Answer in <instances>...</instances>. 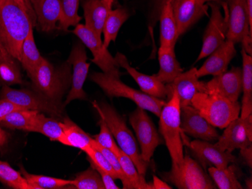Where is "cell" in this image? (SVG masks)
I'll return each instance as SVG.
<instances>
[{"mask_svg": "<svg viewBox=\"0 0 252 189\" xmlns=\"http://www.w3.org/2000/svg\"><path fill=\"white\" fill-rule=\"evenodd\" d=\"M160 46L175 48L179 37L171 1L167 2L160 13Z\"/></svg>", "mask_w": 252, "mask_h": 189, "instance_id": "obj_26", "label": "cell"}, {"mask_svg": "<svg viewBox=\"0 0 252 189\" xmlns=\"http://www.w3.org/2000/svg\"><path fill=\"white\" fill-rule=\"evenodd\" d=\"M92 146L94 148V149L100 151V152L105 156L106 159L108 160V162H110V164H111L113 170H114V171L117 173L118 180H121L122 183H124L125 175L124 173H123V169H122L121 164H120V161H119L117 155H116L114 152H112V151L109 150V149H106V148L103 147V146L99 145L94 139H93Z\"/></svg>", "mask_w": 252, "mask_h": 189, "instance_id": "obj_41", "label": "cell"}, {"mask_svg": "<svg viewBox=\"0 0 252 189\" xmlns=\"http://www.w3.org/2000/svg\"><path fill=\"white\" fill-rule=\"evenodd\" d=\"M80 0H61V16L59 29L67 31L70 27H76L81 21L78 15Z\"/></svg>", "mask_w": 252, "mask_h": 189, "instance_id": "obj_36", "label": "cell"}, {"mask_svg": "<svg viewBox=\"0 0 252 189\" xmlns=\"http://www.w3.org/2000/svg\"><path fill=\"white\" fill-rule=\"evenodd\" d=\"M197 1L202 5H205L207 2H215V3L219 4L222 7L225 4V2H223V0H197Z\"/></svg>", "mask_w": 252, "mask_h": 189, "instance_id": "obj_50", "label": "cell"}, {"mask_svg": "<svg viewBox=\"0 0 252 189\" xmlns=\"http://www.w3.org/2000/svg\"><path fill=\"white\" fill-rule=\"evenodd\" d=\"M235 44L226 39L218 49L210 54L200 68L197 69L196 76L199 79L206 76H216L227 70L228 66L236 57Z\"/></svg>", "mask_w": 252, "mask_h": 189, "instance_id": "obj_19", "label": "cell"}, {"mask_svg": "<svg viewBox=\"0 0 252 189\" xmlns=\"http://www.w3.org/2000/svg\"><path fill=\"white\" fill-rule=\"evenodd\" d=\"M32 132L39 133L49 137L51 140L59 141L64 145L65 136L62 123L55 118H47L40 112L35 118Z\"/></svg>", "mask_w": 252, "mask_h": 189, "instance_id": "obj_32", "label": "cell"}, {"mask_svg": "<svg viewBox=\"0 0 252 189\" xmlns=\"http://www.w3.org/2000/svg\"><path fill=\"white\" fill-rule=\"evenodd\" d=\"M62 123L65 136V146H72L81 149L84 152L87 148L92 146L93 137L79 128L70 118H66Z\"/></svg>", "mask_w": 252, "mask_h": 189, "instance_id": "obj_31", "label": "cell"}, {"mask_svg": "<svg viewBox=\"0 0 252 189\" xmlns=\"http://www.w3.org/2000/svg\"><path fill=\"white\" fill-rule=\"evenodd\" d=\"M98 125L100 128V133H99L98 135L93 136V139L100 146L112 151L116 155H118L120 148L119 147L117 142L113 139V135L110 132L107 124L105 123V121L102 119V118H100Z\"/></svg>", "mask_w": 252, "mask_h": 189, "instance_id": "obj_39", "label": "cell"}, {"mask_svg": "<svg viewBox=\"0 0 252 189\" xmlns=\"http://www.w3.org/2000/svg\"><path fill=\"white\" fill-rule=\"evenodd\" d=\"M159 70L156 77L164 84H169L183 73V69L175 54V48L161 47L158 51Z\"/></svg>", "mask_w": 252, "mask_h": 189, "instance_id": "obj_24", "label": "cell"}, {"mask_svg": "<svg viewBox=\"0 0 252 189\" xmlns=\"http://www.w3.org/2000/svg\"><path fill=\"white\" fill-rule=\"evenodd\" d=\"M31 80L35 91L49 101L61 105L62 97L71 86V64L66 60L60 67H55L44 58Z\"/></svg>", "mask_w": 252, "mask_h": 189, "instance_id": "obj_3", "label": "cell"}, {"mask_svg": "<svg viewBox=\"0 0 252 189\" xmlns=\"http://www.w3.org/2000/svg\"><path fill=\"white\" fill-rule=\"evenodd\" d=\"M84 12L85 26L93 31L100 40L107 15L111 10L104 5L102 0H82Z\"/></svg>", "mask_w": 252, "mask_h": 189, "instance_id": "obj_23", "label": "cell"}, {"mask_svg": "<svg viewBox=\"0 0 252 189\" xmlns=\"http://www.w3.org/2000/svg\"><path fill=\"white\" fill-rule=\"evenodd\" d=\"M38 113L39 112L34 110L15 111L0 121V126L9 129L21 130L32 132L34 121Z\"/></svg>", "mask_w": 252, "mask_h": 189, "instance_id": "obj_34", "label": "cell"}, {"mask_svg": "<svg viewBox=\"0 0 252 189\" xmlns=\"http://www.w3.org/2000/svg\"><path fill=\"white\" fill-rule=\"evenodd\" d=\"M107 127L115 138L119 147L125 154L129 156L137 167L140 174L145 177L149 163L143 159L135 137L126 125L124 118L116 111L115 108L106 103L93 104Z\"/></svg>", "mask_w": 252, "mask_h": 189, "instance_id": "obj_2", "label": "cell"}, {"mask_svg": "<svg viewBox=\"0 0 252 189\" xmlns=\"http://www.w3.org/2000/svg\"><path fill=\"white\" fill-rule=\"evenodd\" d=\"M18 6L21 8V9L27 14L31 18V21H32V25L34 26L36 25V18L35 13H34L33 10H32V6H31L30 2H28V0H14Z\"/></svg>", "mask_w": 252, "mask_h": 189, "instance_id": "obj_45", "label": "cell"}, {"mask_svg": "<svg viewBox=\"0 0 252 189\" xmlns=\"http://www.w3.org/2000/svg\"><path fill=\"white\" fill-rule=\"evenodd\" d=\"M171 0H151V5H150V25L154 27L159 18L160 13L162 12V8L167 2Z\"/></svg>", "mask_w": 252, "mask_h": 189, "instance_id": "obj_42", "label": "cell"}, {"mask_svg": "<svg viewBox=\"0 0 252 189\" xmlns=\"http://www.w3.org/2000/svg\"><path fill=\"white\" fill-rule=\"evenodd\" d=\"M21 173L26 179L31 189H59L66 188L71 184V180H62L51 176L34 175L28 173L21 167Z\"/></svg>", "mask_w": 252, "mask_h": 189, "instance_id": "obj_35", "label": "cell"}, {"mask_svg": "<svg viewBox=\"0 0 252 189\" xmlns=\"http://www.w3.org/2000/svg\"><path fill=\"white\" fill-rule=\"evenodd\" d=\"M247 5L248 16H249V27L252 34V0H246Z\"/></svg>", "mask_w": 252, "mask_h": 189, "instance_id": "obj_48", "label": "cell"}, {"mask_svg": "<svg viewBox=\"0 0 252 189\" xmlns=\"http://www.w3.org/2000/svg\"><path fill=\"white\" fill-rule=\"evenodd\" d=\"M227 10L226 39L236 45L252 38L249 27L246 0H224Z\"/></svg>", "mask_w": 252, "mask_h": 189, "instance_id": "obj_17", "label": "cell"}, {"mask_svg": "<svg viewBox=\"0 0 252 189\" xmlns=\"http://www.w3.org/2000/svg\"><path fill=\"white\" fill-rule=\"evenodd\" d=\"M102 1H103L104 5H106V7H107L109 10H112V7H113V3H114L115 0H102Z\"/></svg>", "mask_w": 252, "mask_h": 189, "instance_id": "obj_51", "label": "cell"}, {"mask_svg": "<svg viewBox=\"0 0 252 189\" xmlns=\"http://www.w3.org/2000/svg\"><path fill=\"white\" fill-rule=\"evenodd\" d=\"M73 32L93 53L92 61L97 65L103 73L120 79V66L107 50V48L104 46L103 41L99 39L93 31L83 25H76Z\"/></svg>", "mask_w": 252, "mask_h": 189, "instance_id": "obj_9", "label": "cell"}, {"mask_svg": "<svg viewBox=\"0 0 252 189\" xmlns=\"http://www.w3.org/2000/svg\"><path fill=\"white\" fill-rule=\"evenodd\" d=\"M246 186H247L248 189H252V178H250L249 180H246Z\"/></svg>", "mask_w": 252, "mask_h": 189, "instance_id": "obj_52", "label": "cell"}, {"mask_svg": "<svg viewBox=\"0 0 252 189\" xmlns=\"http://www.w3.org/2000/svg\"><path fill=\"white\" fill-rule=\"evenodd\" d=\"M190 105L198 110L209 123L220 129H224L233 120L239 118L241 104L238 101L232 102L216 94L196 93Z\"/></svg>", "mask_w": 252, "mask_h": 189, "instance_id": "obj_5", "label": "cell"}, {"mask_svg": "<svg viewBox=\"0 0 252 189\" xmlns=\"http://www.w3.org/2000/svg\"><path fill=\"white\" fill-rule=\"evenodd\" d=\"M242 89L243 80L240 67H233L231 70L214 76L207 82L199 81V92L219 94L232 102L238 101Z\"/></svg>", "mask_w": 252, "mask_h": 189, "instance_id": "obj_12", "label": "cell"}, {"mask_svg": "<svg viewBox=\"0 0 252 189\" xmlns=\"http://www.w3.org/2000/svg\"><path fill=\"white\" fill-rule=\"evenodd\" d=\"M215 143L230 153L252 145V115L245 118L239 117L231 121Z\"/></svg>", "mask_w": 252, "mask_h": 189, "instance_id": "obj_13", "label": "cell"}, {"mask_svg": "<svg viewBox=\"0 0 252 189\" xmlns=\"http://www.w3.org/2000/svg\"><path fill=\"white\" fill-rule=\"evenodd\" d=\"M0 98L5 99L28 110L49 114L52 117H61L62 107L49 99L45 98L37 91L28 89H13L9 86H2Z\"/></svg>", "mask_w": 252, "mask_h": 189, "instance_id": "obj_10", "label": "cell"}, {"mask_svg": "<svg viewBox=\"0 0 252 189\" xmlns=\"http://www.w3.org/2000/svg\"><path fill=\"white\" fill-rule=\"evenodd\" d=\"M223 2H224V0H223Z\"/></svg>", "mask_w": 252, "mask_h": 189, "instance_id": "obj_53", "label": "cell"}, {"mask_svg": "<svg viewBox=\"0 0 252 189\" xmlns=\"http://www.w3.org/2000/svg\"><path fill=\"white\" fill-rule=\"evenodd\" d=\"M212 15L204 32L202 47L196 61L209 57L210 54L218 49L226 39L228 29L227 10L226 3L223 5L224 15L222 14L220 5L215 2H209Z\"/></svg>", "mask_w": 252, "mask_h": 189, "instance_id": "obj_11", "label": "cell"}, {"mask_svg": "<svg viewBox=\"0 0 252 189\" xmlns=\"http://www.w3.org/2000/svg\"><path fill=\"white\" fill-rule=\"evenodd\" d=\"M90 80L97 84L110 98L125 97L132 101L137 107L159 117L162 107L166 104L162 99L157 98L141 91L126 85L118 78L112 77L104 73H93Z\"/></svg>", "mask_w": 252, "mask_h": 189, "instance_id": "obj_6", "label": "cell"}, {"mask_svg": "<svg viewBox=\"0 0 252 189\" xmlns=\"http://www.w3.org/2000/svg\"><path fill=\"white\" fill-rule=\"evenodd\" d=\"M151 189H171L172 188L163 180H160L159 178L157 176H154L153 177L152 183H150Z\"/></svg>", "mask_w": 252, "mask_h": 189, "instance_id": "obj_47", "label": "cell"}, {"mask_svg": "<svg viewBox=\"0 0 252 189\" xmlns=\"http://www.w3.org/2000/svg\"><path fill=\"white\" fill-rule=\"evenodd\" d=\"M114 58L120 67L124 68L135 80L143 93L157 98L162 99V100L166 98L168 95L166 85L162 81H160L156 77L155 75L148 76L137 71L129 64L126 56L120 52L116 54Z\"/></svg>", "mask_w": 252, "mask_h": 189, "instance_id": "obj_20", "label": "cell"}, {"mask_svg": "<svg viewBox=\"0 0 252 189\" xmlns=\"http://www.w3.org/2000/svg\"><path fill=\"white\" fill-rule=\"evenodd\" d=\"M129 15L128 10L123 7L112 9L109 12L102 32L104 36L103 44L106 48L109 47L110 42H116L120 28L128 19Z\"/></svg>", "mask_w": 252, "mask_h": 189, "instance_id": "obj_30", "label": "cell"}, {"mask_svg": "<svg viewBox=\"0 0 252 189\" xmlns=\"http://www.w3.org/2000/svg\"><path fill=\"white\" fill-rule=\"evenodd\" d=\"M26 109L27 108L16 105V104H13L8 100L0 98V121L3 120L7 115H9L11 112H15V111H19V110Z\"/></svg>", "mask_w": 252, "mask_h": 189, "instance_id": "obj_43", "label": "cell"}, {"mask_svg": "<svg viewBox=\"0 0 252 189\" xmlns=\"http://www.w3.org/2000/svg\"><path fill=\"white\" fill-rule=\"evenodd\" d=\"M129 122L139 142L143 159L150 163L156 149L163 143L158 131L146 110L137 107L129 116Z\"/></svg>", "mask_w": 252, "mask_h": 189, "instance_id": "obj_8", "label": "cell"}, {"mask_svg": "<svg viewBox=\"0 0 252 189\" xmlns=\"http://www.w3.org/2000/svg\"><path fill=\"white\" fill-rule=\"evenodd\" d=\"M171 3L179 36L208 15L209 5H202L197 0H171Z\"/></svg>", "mask_w": 252, "mask_h": 189, "instance_id": "obj_18", "label": "cell"}, {"mask_svg": "<svg viewBox=\"0 0 252 189\" xmlns=\"http://www.w3.org/2000/svg\"><path fill=\"white\" fill-rule=\"evenodd\" d=\"M181 129L192 137L213 143L220 136L216 128L191 105L181 107Z\"/></svg>", "mask_w": 252, "mask_h": 189, "instance_id": "obj_14", "label": "cell"}, {"mask_svg": "<svg viewBox=\"0 0 252 189\" xmlns=\"http://www.w3.org/2000/svg\"><path fill=\"white\" fill-rule=\"evenodd\" d=\"M188 146L192 155L205 170L211 166L225 168L229 163L236 162L234 155L223 150L213 142L196 139L191 141Z\"/></svg>", "mask_w": 252, "mask_h": 189, "instance_id": "obj_16", "label": "cell"}, {"mask_svg": "<svg viewBox=\"0 0 252 189\" xmlns=\"http://www.w3.org/2000/svg\"><path fill=\"white\" fill-rule=\"evenodd\" d=\"M32 27L31 18L14 0H0V41L19 62L23 42Z\"/></svg>", "mask_w": 252, "mask_h": 189, "instance_id": "obj_1", "label": "cell"}, {"mask_svg": "<svg viewBox=\"0 0 252 189\" xmlns=\"http://www.w3.org/2000/svg\"><path fill=\"white\" fill-rule=\"evenodd\" d=\"M85 153L88 155V159L89 162H92L93 164L95 165L98 168L105 171L106 173L110 174L114 180H118L117 173L113 170L111 164L108 162L105 156H104L100 151L97 149H94L93 146L87 148L84 151Z\"/></svg>", "mask_w": 252, "mask_h": 189, "instance_id": "obj_40", "label": "cell"}, {"mask_svg": "<svg viewBox=\"0 0 252 189\" xmlns=\"http://www.w3.org/2000/svg\"><path fill=\"white\" fill-rule=\"evenodd\" d=\"M87 54L83 43L73 46L68 61L73 66L71 89L66 96L64 106L75 100H86L87 95L83 90V85L89 73L90 63H87Z\"/></svg>", "mask_w": 252, "mask_h": 189, "instance_id": "obj_15", "label": "cell"}, {"mask_svg": "<svg viewBox=\"0 0 252 189\" xmlns=\"http://www.w3.org/2000/svg\"><path fill=\"white\" fill-rule=\"evenodd\" d=\"M122 169L125 175L123 189H151L150 183H147L145 177L140 174L135 164L129 156L120 149L117 155Z\"/></svg>", "mask_w": 252, "mask_h": 189, "instance_id": "obj_29", "label": "cell"}, {"mask_svg": "<svg viewBox=\"0 0 252 189\" xmlns=\"http://www.w3.org/2000/svg\"><path fill=\"white\" fill-rule=\"evenodd\" d=\"M91 166H93L94 168L96 169L99 174H100V177H101L102 182L104 183V187L105 189H120V188L114 182V179L110 176L108 173H106L104 170L98 168L95 165L93 164L92 162H90Z\"/></svg>", "mask_w": 252, "mask_h": 189, "instance_id": "obj_44", "label": "cell"}, {"mask_svg": "<svg viewBox=\"0 0 252 189\" xmlns=\"http://www.w3.org/2000/svg\"><path fill=\"white\" fill-rule=\"evenodd\" d=\"M240 155L246 164L252 168V145L240 149Z\"/></svg>", "mask_w": 252, "mask_h": 189, "instance_id": "obj_46", "label": "cell"}, {"mask_svg": "<svg viewBox=\"0 0 252 189\" xmlns=\"http://www.w3.org/2000/svg\"><path fill=\"white\" fill-rule=\"evenodd\" d=\"M8 141V136H7L6 133L2 130L0 126V147L3 146Z\"/></svg>", "mask_w": 252, "mask_h": 189, "instance_id": "obj_49", "label": "cell"}, {"mask_svg": "<svg viewBox=\"0 0 252 189\" xmlns=\"http://www.w3.org/2000/svg\"><path fill=\"white\" fill-rule=\"evenodd\" d=\"M209 176L213 180L217 189H242L243 186L238 180L237 166L228 165L225 168H217L211 166L208 168Z\"/></svg>", "mask_w": 252, "mask_h": 189, "instance_id": "obj_33", "label": "cell"}, {"mask_svg": "<svg viewBox=\"0 0 252 189\" xmlns=\"http://www.w3.org/2000/svg\"><path fill=\"white\" fill-rule=\"evenodd\" d=\"M158 118L160 133L171 156L172 166H179L185 155L181 129V106L176 93H172L171 98L162 107Z\"/></svg>", "mask_w": 252, "mask_h": 189, "instance_id": "obj_4", "label": "cell"}, {"mask_svg": "<svg viewBox=\"0 0 252 189\" xmlns=\"http://www.w3.org/2000/svg\"><path fill=\"white\" fill-rule=\"evenodd\" d=\"M19 63L0 41V84L9 86L22 84Z\"/></svg>", "mask_w": 252, "mask_h": 189, "instance_id": "obj_25", "label": "cell"}, {"mask_svg": "<svg viewBox=\"0 0 252 189\" xmlns=\"http://www.w3.org/2000/svg\"><path fill=\"white\" fill-rule=\"evenodd\" d=\"M32 28H31L29 33L23 42L20 60L21 66L27 72L30 79L33 76L37 70L38 66L44 59V57L41 56L35 43Z\"/></svg>", "mask_w": 252, "mask_h": 189, "instance_id": "obj_28", "label": "cell"}, {"mask_svg": "<svg viewBox=\"0 0 252 189\" xmlns=\"http://www.w3.org/2000/svg\"><path fill=\"white\" fill-rule=\"evenodd\" d=\"M0 180L15 189H31L21 173L16 171L7 162L0 161Z\"/></svg>", "mask_w": 252, "mask_h": 189, "instance_id": "obj_38", "label": "cell"}, {"mask_svg": "<svg viewBox=\"0 0 252 189\" xmlns=\"http://www.w3.org/2000/svg\"><path fill=\"white\" fill-rule=\"evenodd\" d=\"M67 189H105L104 183L98 172L91 166L85 171L78 173L74 180H71Z\"/></svg>", "mask_w": 252, "mask_h": 189, "instance_id": "obj_37", "label": "cell"}, {"mask_svg": "<svg viewBox=\"0 0 252 189\" xmlns=\"http://www.w3.org/2000/svg\"><path fill=\"white\" fill-rule=\"evenodd\" d=\"M243 67H242V80H243V100H242V118H246L252 114V56L248 54L242 49Z\"/></svg>", "mask_w": 252, "mask_h": 189, "instance_id": "obj_27", "label": "cell"}, {"mask_svg": "<svg viewBox=\"0 0 252 189\" xmlns=\"http://www.w3.org/2000/svg\"><path fill=\"white\" fill-rule=\"evenodd\" d=\"M36 18V26L42 32L57 28L61 16V0H28Z\"/></svg>", "mask_w": 252, "mask_h": 189, "instance_id": "obj_22", "label": "cell"}, {"mask_svg": "<svg viewBox=\"0 0 252 189\" xmlns=\"http://www.w3.org/2000/svg\"><path fill=\"white\" fill-rule=\"evenodd\" d=\"M197 68H192L181 73L172 82L166 84L168 99L172 93H176L179 99L180 106L190 105L192 97L199 92V78L196 76Z\"/></svg>", "mask_w": 252, "mask_h": 189, "instance_id": "obj_21", "label": "cell"}, {"mask_svg": "<svg viewBox=\"0 0 252 189\" xmlns=\"http://www.w3.org/2000/svg\"><path fill=\"white\" fill-rule=\"evenodd\" d=\"M162 178L180 189H217L205 169L189 155L185 156L179 166H171L169 172L162 173Z\"/></svg>", "mask_w": 252, "mask_h": 189, "instance_id": "obj_7", "label": "cell"}]
</instances>
